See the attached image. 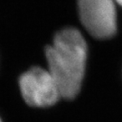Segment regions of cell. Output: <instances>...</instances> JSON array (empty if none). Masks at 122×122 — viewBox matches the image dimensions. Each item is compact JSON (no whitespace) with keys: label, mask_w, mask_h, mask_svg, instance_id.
<instances>
[{"label":"cell","mask_w":122,"mask_h":122,"mask_svg":"<svg viewBox=\"0 0 122 122\" xmlns=\"http://www.w3.org/2000/svg\"><path fill=\"white\" fill-rule=\"evenodd\" d=\"M117 3H118V5H122V0H115Z\"/></svg>","instance_id":"4"},{"label":"cell","mask_w":122,"mask_h":122,"mask_svg":"<svg viewBox=\"0 0 122 122\" xmlns=\"http://www.w3.org/2000/svg\"><path fill=\"white\" fill-rule=\"evenodd\" d=\"M45 56L61 97L74 98L81 87L87 60V44L81 32L72 27L58 32L45 49Z\"/></svg>","instance_id":"1"},{"label":"cell","mask_w":122,"mask_h":122,"mask_svg":"<svg viewBox=\"0 0 122 122\" xmlns=\"http://www.w3.org/2000/svg\"><path fill=\"white\" fill-rule=\"evenodd\" d=\"M80 19L90 35L98 39L113 36L117 30L115 0H78Z\"/></svg>","instance_id":"2"},{"label":"cell","mask_w":122,"mask_h":122,"mask_svg":"<svg viewBox=\"0 0 122 122\" xmlns=\"http://www.w3.org/2000/svg\"><path fill=\"white\" fill-rule=\"evenodd\" d=\"M19 87L25 102L44 108L55 104L61 97L60 89L48 70L34 67L21 75Z\"/></svg>","instance_id":"3"},{"label":"cell","mask_w":122,"mask_h":122,"mask_svg":"<svg viewBox=\"0 0 122 122\" xmlns=\"http://www.w3.org/2000/svg\"><path fill=\"white\" fill-rule=\"evenodd\" d=\"M0 122H2V120H1V118H0Z\"/></svg>","instance_id":"5"}]
</instances>
